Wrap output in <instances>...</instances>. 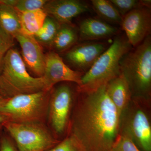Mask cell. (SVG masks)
<instances>
[{
    "instance_id": "cell-1",
    "label": "cell",
    "mask_w": 151,
    "mask_h": 151,
    "mask_svg": "<svg viewBox=\"0 0 151 151\" xmlns=\"http://www.w3.org/2000/svg\"><path fill=\"white\" fill-rule=\"evenodd\" d=\"M106 84L91 91L77 90L79 97L69 135L84 151H111L119 134L121 116L108 96Z\"/></svg>"
},
{
    "instance_id": "cell-2",
    "label": "cell",
    "mask_w": 151,
    "mask_h": 151,
    "mask_svg": "<svg viewBox=\"0 0 151 151\" xmlns=\"http://www.w3.org/2000/svg\"><path fill=\"white\" fill-rule=\"evenodd\" d=\"M43 91H48L43 77L30 75L18 50L11 48L4 57L0 71V94L8 98Z\"/></svg>"
},
{
    "instance_id": "cell-3",
    "label": "cell",
    "mask_w": 151,
    "mask_h": 151,
    "mask_svg": "<svg viewBox=\"0 0 151 151\" xmlns=\"http://www.w3.org/2000/svg\"><path fill=\"white\" fill-rule=\"evenodd\" d=\"M120 67L129 83L132 97L142 100L149 99L151 91L150 35L123 57Z\"/></svg>"
},
{
    "instance_id": "cell-4",
    "label": "cell",
    "mask_w": 151,
    "mask_h": 151,
    "mask_svg": "<svg viewBox=\"0 0 151 151\" xmlns=\"http://www.w3.org/2000/svg\"><path fill=\"white\" fill-rule=\"evenodd\" d=\"M131 47L126 37H117L91 68L82 75L77 90H94L120 75V61Z\"/></svg>"
},
{
    "instance_id": "cell-5",
    "label": "cell",
    "mask_w": 151,
    "mask_h": 151,
    "mask_svg": "<svg viewBox=\"0 0 151 151\" xmlns=\"http://www.w3.org/2000/svg\"><path fill=\"white\" fill-rule=\"evenodd\" d=\"M3 125L15 141L19 151H46L57 144L48 131L37 122L7 121Z\"/></svg>"
},
{
    "instance_id": "cell-6",
    "label": "cell",
    "mask_w": 151,
    "mask_h": 151,
    "mask_svg": "<svg viewBox=\"0 0 151 151\" xmlns=\"http://www.w3.org/2000/svg\"><path fill=\"white\" fill-rule=\"evenodd\" d=\"M48 92L19 94L5 99L0 106V113L11 122H36L44 111Z\"/></svg>"
},
{
    "instance_id": "cell-7",
    "label": "cell",
    "mask_w": 151,
    "mask_h": 151,
    "mask_svg": "<svg viewBox=\"0 0 151 151\" xmlns=\"http://www.w3.org/2000/svg\"><path fill=\"white\" fill-rule=\"evenodd\" d=\"M143 151H151V127L147 113L139 106L128 108L121 116L120 132Z\"/></svg>"
},
{
    "instance_id": "cell-8",
    "label": "cell",
    "mask_w": 151,
    "mask_h": 151,
    "mask_svg": "<svg viewBox=\"0 0 151 151\" xmlns=\"http://www.w3.org/2000/svg\"><path fill=\"white\" fill-rule=\"evenodd\" d=\"M121 25L129 43L136 47L150 35L151 8L141 7L132 10L122 17Z\"/></svg>"
},
{
    "instance_id": "cell-9",
    "label": "cell",
    "mask_w": 151,
    "mask_h": 151,
    "mask_svg": "<svg viewBox=\"0 0 151 151\" xmlns=\"http://www.w3.org/2000/svg\"><path fill=\"white\" fill-rule=\"evenodd\" d=\"M108 47L105 42L85 41L76 44L65 52V58L75 70L84 74Z\"/></svg>"
},
{
    "instance_id": "cell-10",
    "label": "cell",
    "mask_w": 151,
    "mask_h": 151,
    "mask_svg": "<svg viewBox=\"0 0 151 151\" xmlns=\"http://www.w3.org/2000/svg\"><path fill=\"white\" fill-rule=\"evenodd\" d=\"M83 75V73L71 69L56 52H49L45 55L42 77L47 91H50L57 83L64 81L73 82L79 86Z\"/></svg>"
},
{
    "instance_id": "cell-11",
    "label": "cell",
    "mask_w": 151,
    "mask_h": 151,
    "mask_svg": "<svg viewBox=\"0 0 151 151\" xmlns=\"http://www.w3.org/2000/svg\"><path fill=\"white\" fill-rule=\"evenodd\" d=\"M73 92L67 84L57 87L50 99V118L52 126L57 134L65 131L73 100Z\"/></svg>"
},
{
    "instance_id": "cell-12",
    "label": "cell",
    "mask_w": 151,
    "mask_h": 151,
    "mask_svg": "<svg viewBox=\"0 0 151 151\" xmlns=\"http://www.w3.org/2000/svg\"><path fill=\"white\" fill-rule=\"evenodd\" d=\"M14 38L19 42L21 48L22 57L26 67L32 72L42 77L44 73L45 55L41 45L34 36L29 35L19 32Z\"/></svg>"
},
{
    "instance_id": "cell-13",
    "label": "cell",
    "mask_w": 151,
    "mask_h": 151,
    "mask_svg": "<svg viewBox=\"0 0 151 151\" xmlns=\"http://www.w3.org/2000/svg\"><path fill=\"white\" fill-rule=\"evenodd\" d=\"M42 9L60 24L71 23L74 17L90 11L88 4L79 0L48 1Z\"/></svg>"
},
{
    "instance_id": "cell-14",
    "label": "cell",
    "mask_w": 151,
    "mask_h": 151,
    "mask_svg": "<svg viewBox=\"0 0 151 151\" xmlns=\"http://www.w3.org/2000/svg\"><path fill=\"white\" fill-rule=\"evenodd\" d=\"M79 40L84 41H95L116 35L118 29L104 21L89 17L80 23L78 29Z\"/></svg>"
},
{
    "instance_id": "cell-15",
    "label": "cell",
    "mask_w": 151,
    "mask_h": 151,
    "mask_svg": "<svg viewBox=\"0 0 151 151\" xmlns=\"http://www.w3.org/2000/svg\"><path fill=\"white\" fill-rule=\"evenodd\" d=\"M108 96L122 116L131 103L132 92L129 83L121 73L106 84Z\"/></svg>"
},
{
    "instance_id": "cell-16",
    "label": "cell",
    "mask_w": 151,
    "mask_h": 151,
    "mask_svg": "<svg viewBox=\"0 0 151 151\" xmlns=\"http://www.w3.org/2000/svg\"><path fill=\"white\" fill-rule=\"evenodd\" d=\"M78 40V29L72 24H61L50 47L58 54L66 52L77 44Z\"/></svg>"
},
{
    "instance_id": "cell-17",
    "label": "cell",
    "mask_w": 151,
    "mask_h": 151,
    "mask_svg": "<svg viewBox=\"0 0 151 151\" xmlns=\"http://www.w3.org/2000/svg\"><path fill=\"white\" fill-rule=\"evenodd\" d=\"M19 14L21 27V32L31 36L34 35L39 30L47 16L43 9L19 13Z\"/></svg>"
},
{
    "instance_id": "cell-18",
    "label": "cell",
    "mask_w": 151,
    "mask_h": 151,
    "mask_svg": "<svg viewBox=\"0 0 151 151\" xmlns=\"http://www.w3.org/2000/svg\"><path fill=\"white\" fill-rule=\"evenodd\" d=\"M0 27L14 38L21 30L19 13L12 7L1 2Z\"/></svg>"
},
{
    "instance_id": "cell-19",
    "label": "cell",
    "mask_w": 151,
    "mask_h": 151,
    "mask_svg": "<svg viewBox=\"0 0 151 151\" xmlns=\"http://www.w3.org/2000/svg\"><path fill=\"white\" fill-rule=\"evenodd\" d=\"M92 7L98 16L107 23L121 25L122 17L109 0H92Z\"/></svg>"
},
{
    "instance_id": "cell-20",
    "label": "cell",
    "mask_w": 151,
    "mask_h": 151,
    "mask_svg": "<svg viewBox=\"0 0 151 151\" xmlns=\"http://www.w3.org/2000/svg\"><path fill=\"white\" fill-rule=\"evenodd\" d=\"M60 24L54 19L47 16L42 27L34 37L41 45L50 46Z\"/></svg>"
},
{
    "instance_id": "cell-21",
    "label": "cell",
    "mask_w": 151,
    "mask_h": 151,
    "mask_svg": "<svg viewBox=\"0 0 151 151\" xmlns=\"http://www.w3.org/2000/svg\"><path fill=\"white\" fill-rule=\"evenodd\" d=\"M47 0H0V2L11 6L19 13L27 12L43 9Z\"/></svg>"
},
{
    "instance_id": "cell-22",
    "label": "cell",
    "mask_w": 151,
    "mask_h": 151,
    "mask_svg": "<svg viewBox=\"0 0 151 151\" xmlns=\"http://www.w3.org/2000/svg\"><path fill=\"white\" fill-rule=\"evenodd\" d=\"M110 1L122 17L132 10L143 7L141 0H110Z\"/></svg>"
},
{
    "instance_id": "cell-23",
    "label": "cell",
    "mask_w": 151,
    "mask_h": 151,
    "mask_svg": "<svg viewBox=\"0 0 151 151\" xmlns=\"http://www.w3.org/2000/svg\"><path fill=\"white\" fill-rule=\"evenodd\" d=\"M111 151H141L129 138L119 134Z\"/></svg>"
},
{
    "instance_id": "cell-24",
    "label": "cell",
    "mask_w": 151,
    "mask_h": 151,
    "mask_svg": "<svg viewBox=\"0 0 151 151\" xmlns=\"http://www.w3.org/2000/svg\"><path fill=\"white\" fill-rule=\"evenodd\" d=\"M46 151H84L79 143L69 135L63 141Z\"/></svg>"
},
{
    "instance_id": "cell-25",
    "label": "cell",
    "mask_w": 151,
    "mask_h": 151,
    "mask_svg": "<svg viewBox=\"0 0 151 151\" xmlns=\"http://www.w3.org/2000/svg\"><path fill=\"white\" fill-rule=\"evenodd\" d=\"M14 39L0 27V71L5 55L14 46Z\"/></svg>"
},
{
    "instance_id": "cell-26",
    "label": "cell",
    "mask_w": 151,
    "mask_h": 151,
    "mask_svg": "<svg viewBox=\"0 0 151 151\" xmlns=\"http://www.w3.org/2000/svg\"><path fill=\"white\" fill-rule=\"evenodd\" d=\"M0 151H17L11 141L6 138H3L0 145Z\"/></svg>"
},
{
    "instance_id": "cell-27",
    "label": "cell",
    "mask_w": 151,
    "mask_h": 151,
    "mask_svg": "<svg viewBox=\"0 0 151 151\" xmlns=\"http://www.w3.org/2000/svg\"><path fill=\"white\" fill-rule=\"evenodd\" d=\"M8 121V118L5 115L0 113V125L4 124L6 121Z\"/></svg>"
},
{
    "instance_id": "cell-28",
    "label": "cell",
    "mask_w": 151,
    "mask_h": 151,
    "mask_svg": "<svg viewBox=\"0 0 151 151\" xmlns=\"http://www.w3.org/2000/svg\"><path fill=\"white\" fill-rule=\"evenodd\" d=\"M5 99V98H4V97H3V96L0 94V106L1 105L3 101H4Z\"/></svg>"
}]
</instances>
